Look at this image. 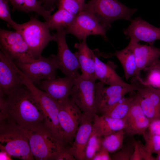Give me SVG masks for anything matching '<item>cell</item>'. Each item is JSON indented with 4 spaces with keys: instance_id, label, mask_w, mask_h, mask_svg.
<instances>
[{
    "instance_id": "cell-1",
    "label": "cell",
    "mask_w": 160,
    "mask_h": 160,
    "mask_svg": "<svg viewBox=\"0 0 160 160\" xmlns=\"http://www.w3.org/2000/svg\"><path fill=\"white\" fill-rule=\"evenodd\" d=\"M6 96L7 119L27 132L35 130L44 123V116L38 103L24 85Z\"/></svg>"
},
{
    "instance_id": "cell-2",
    "label": "cell",
    "mask_w": 160,
    "mask_h": 160,
    "mask_svg": "<svg viewBox=\"0 0 160 160\" xmlns=\"http://www.w3.org/2000/svg\"><path fill=\"white\" fill-rule=\"evenodd\" d=\"M0 122L1 151L23 160H33L25 131L9 119Z\"/></svg>"
},
{
    "instance_id": "cell-3",
    "label": "cell",
    "mask_w": 160,
    "mask_h": 160,
    "mask_svg": "<svg viewBox=\"0 0 160 160\" xmlns=\"http://www.w3.org/2000/svg\"><path fill=\"white\" fill-rule=\"evenodd\" d=\"M31 153L37 160H56L67 147L44 123L31 132H25Z\"/></svg>"
},
{
    "instance_id": "cell-4",
    "label": "cell",
    "mask_w": 160,
    "mask_h": 160,
    "mask_svg": "<svg viewBox=\"0 0 160 160\" xmlns=\"http://www.w3.org/2000/svg\"><path fill=\"white\" fill-rule=\"evenodd\" d=\"M82 10L92 14L106 30L118 19L131 21L132 15L137 9L129 8L118 0H90L84 4Z\"/></svg>"
},
{
    "instance_id": "cell-5",
    "label": "cell",
    "mask_w": 160,
    "mask_h": 160,
    "mask_svg": "<svg viewBox=\"0 0 160 160\" xmlns=\"http://www.w3.org/2000/svg\"><path fill=\"white\" fill-rule=\"evenodd\" d=\"M45 22H42L32 17L27 22L19 24L16 31L22 35L34 58L41 56V53L49 43L55 40L51 35Z\"/></svg>"
},
{
    "instance_id": "cell-6",
    "label": "cell",
    "mask_w": 160,
    "mask_h": 160,
    "mask_svg": "<svg viewBox=\"0 0 160 160\" xmlns=\"http://www.w3.org/2000/svg\"><path fill=\"white\" fill-rule=\"evenodd\" d=\"M24 84L31 93L41 110L44 116V124L63 142V132L59 120L57 102L51 98L45 92L37 88L29 79L26 80Z\"/></svg>"
},
{
    "instance_id": "cell-7",
    "label": "cell",
    "mask_w": 160,
    "mask_h": 160,
    "mask_svg": "<svg viewBox=\"0 0 160 160\" xmlns=\"http://www.w3.org/2000/svg\"><path fill=\"white\" fill-rule=\"evenodd\" d=\"M80 76L75 79L70 98L82 112L96 114L98 92L103 82L85 80Z\"/></svg>"
},
{
    "instance_id": "cell-8",
    "label": "cell",
    "mask_w": 160,
    "mask_h": 160,
    "mask_svg": "<svg viewBox=\"0 0 160 160\" xmlns=\"http://www.w3.org/2000/svg\"><path fill=\"white\" fill-rule=\"evenodd\" d=\"M56 102L59 120L63 130V140L66 146H71L81 122L82 112L70 97Z\"/></svg>"
},
{
    "instance_id": "cell-9",
    "label": "cell",
    "mask_w": 160,
    "mask_h": 160,
    "mask_svg": "<svg viewBox=\"0 0 160 160\" xmlns=\"http://www.w3.org/2000/svg\"><path fill=\"white\" fill-rule=\"evenodd\" d=\"M55 55L47 57L41 56L30 62L14 61L16 66L35 84L39 85L43 80L56 77Z\"/></svg>"
},
{
    "instance_id": "cell-10",
    "label": "cell",
    "mask_w": 160,
    "mask_h": 160,
    "mask_svg": "<svg viewBox=\"0 0 160 160\" xmlns=\"http://www.w3.org/2000/svg\"><path fill=\"white\" fill-rule=\"evenodd\" d=\"M0 48L13 60L30 62L35 59L22 35L17 31L0 28Z\"/></svg>"
},
{
    "instance_id": "cell-11",
    "label": "cell",
    "mask_w": 160,
    "mask_h": 160,
    "mask_svg": "<svg viewBox=\"0 0 160 160\" xmlns=\"http://www.w3.org/2000/svg\"><path fill=\"white\" fill-rule=\"evenodd\" d=\"M56 30V33L53 35L57 45V52L55 55L57 68L66 76L76 78L81 75L78 71L80 67L78 59L68 47L65 39L67 33L65 28H60Z\"/></svg>"
},
{
    "instance_id": "cell-12",
    "label": "cell",
    "mask_w": 160,
    "mask_h": 160,
    "mask_svg": "<svg viewBox=\"0 0 160 160\" xmlns=\"http://www.w3.org/2000/svg\"><path fill=\"white\" fill-rule=\"evenodd\" d=\"M65 29L67 34H72L79 40L86 39L89 35H100L107 39L106 29L90 13L81 10L76 15L73 22Z\"/></svg>"
},
{
    "instance_id": "cell-13",
    "label": "cell",
    "mask_w": 160,
    "mask_h": 160,
    "mask_svg": "<svg viewBox=\"0 0 160 160\" xmlns=\"http://www.w3.org/2000/svg\"><path fill=\"white\" fill-rule=\"evenodd\" d=\"M123 119V129L129 135H143L148 128L150 122L142 109L137 92L134 94L129 111Z\"/></svg>"
},
{
    "instance_id": "cell-14",
    "label": "cell",
    "mask_w": 160,
    "mask_h": 160,
    "mask_svg": "<svg viewBox=\"0 0 160 160\" xmlns=\"http://www.w3.org/2000/svg\"><path fill=\"white\" fill-rule=\"evenodd\" d=\"M103 83L100 87L97 98V111L102 114L124 97L127 94L137 91L130 84L127 86L114 85L105 87Z\"/></svg>"
},
{
    "instance_id": "cell-15",
    "label": "cell",
    "mask_w": 160,
    "mask_h": 160,
    "mask_svg": "<svg viewBox=\"0 0 160 160\" xmlns=\"http://www.w3.org/2000/svg\"><path fill=\"white\" fill-rule=\"evenodd\" d=\"M130 21V25L123 30L130 40L137 43L143 41L152 45L156 40L160 39V28L152 25L140 17Z\"/></svg>"
},
{
    "instance_id": "cell-16",
    "label": "cell",
    "mask_w": 160,
    "mask_h": 160,
    "mask_svg": "<svg viewBox=\"0 0 160 160\" xmlns=\"http://www.w3.org/2000/svg\"><path fill=\"white\" fill-rule=\"evenodd\" d=\"M0 49V90L6 95L23 84L12 64V60L4 50Z\"/></svg>"
},
{
    "instance_id": "cell-17",
    "label": "cell",
    "mask_w": 160,
    "mask_h": 160,
    "mask_svg": "<svg viewBox=\"0 0 160 160\" xmlns=\"http://www.w3.org/2000/svg\"><path fill=\"white\" fill-rule=\"evenodd\" d=\"M96 114L82 112V119L74 141L69 148L76 160H85L86 146L92 131L93 120Z\"/></svg>"
},
{
    "instance_id": "cell-18",
    "label": "cell",
    "mask_w": 160,
    "mask_h": 160,
    "mask_svg": "<svg viewBox=\"0 0 160 160\" xmlns=\"http://www.w3.org/2000/svg\"><path fill=\"white\" fill-rule=\"evenodd\" d=\"M75 79L66 76L42 81L39 85L52 99L59 101L69 98L71 89L74 83Z\"/></svg>"
},
{
    "instance_id": "cell-19",
    "label": "cell",
    "mask_w": 160,
    "mask_h": 160,
    "mask_svg": "<svg viewBox=\"0 0 160 160\" xmlns=\"http://www.w3.org/2000/svg\"><path fill=\"white\" fill-rule=\"evenodd\" d=\"M74 47L78 49L75 53L80 65L81 77L85 80H96L95 75V57L93 51L88 46L86 39L76 43Z\"/></svg>"
},
{
    "instance_id": "cell-20",
    "label": "cell",
    "mask_w": 160,
    "mask_h": 160,
    "mask_svg": "<svg viewBox=\"0 0 160 160\" xmlns=\"http://www.w3.org/2000/svg\"><path fill=\"white\" fill-rule=\"evenodd\" d=\"M134 52L138 73L151 65L160 57V48L152 45H141L130 41Z\"/></svg>"
},
{
    "instance_id": "cell-21",
    "label": "cell",
    "mask_w": 160,
    "mask_h": 160,
    "mask_svg": "<svg viewBox=\"0 0 160 160\" xmlns=\"http://www.w3.org/2000/svg\"><path fill=\"white\" fill-rule=\"evenodd\" d=\"M95 75L97 79L109 86H127L129 84L124 82L117 73L113 68L95 57Z\"/></svg>"
},
{
    "instance_id": "cell-22",
    "label": "cell",
    "mask_w": 160,
    "mask_h": 160,
    "mask_svg": "<svg viewBox=\"0 0 160 160\" xmlns=\"http://www.w3.org/2000/svg\"><path fill=\"white\" fill-rule=\"evenodd\" d=\"M123 119L114 118L102 115H95L93 130L100 136L105 137L118 131L123 129Z\"/></svg>"
},
{
    "instance_id": "cell-23",
    "label": "cell",
    "mask_w": 160,
    "mask_h": 160,
    "mask_svg": "<svg viewBox=\"0 0 160 160\" xmlns=\"http://www.w3.org/2000/svg\"><path fill=\"white\" fill-rule=\"evenodd\" d=\"M120 62L127 80L130 78L140 76L138 73L135 56L132 45L129 43L125 48L113 54Z\"/></svg>"
},
{
    "instance_id": "cell-24",
    "label": "cell",
    "mask_w": 160,
    "mask_h": 160,
    "mask_svg": "<svg viewBox=\"0 0 160 160\" xmlns=\"http://www.w3.org/2000/svg\"><path fill=\"white\" fill-rule=\"evenodd\" d=\"M12 6V10H17L26 13L33 12L41 15L47 21L51 12L47 11L41 4V0H9Z\"/></svg>"
},
{
    "instance_id": "cell-25",
    "label": "cell",
    "mask_w": 160,
    "mask_h": 160,
    "mask_svg": "<svg viewBox=\"0 0 160 160\" xmlns=\"http://www.w3.org/2000/svg\"><path fill=\"white\" fill-rule=\"evenodd\" d=\"M76 16L65 9H58L57 11L51 15L48 20L45 22L50 30L62 27L65 28L73 22Z\"/></svg>"
},
{
    "instance_id": "cell-26",
    "label": "cell",
    "mask_w": 160,
    "mask_h": 160,
    "mask_svg": "<svg viewBox=\"0 0 160 160\" xmlns=\"http://www.w3.org/2000/svg\"><path fill=\"white\" fill-rule=\"evenodd\" d=\"M134 97V94L125 96L118 102L102 113L112 118L123 119L128 113Z\"/></svg>"
},
{
    "instance_id": "cell-27",
    "label": "cell",
    "mask_w": 160,
    "mask_h": 160,
    "mask_svg": "<svg viewBox=\"0 0 160 160\" xmlns=\"http://www.w3.org/2000/svg\"><path fill=\"white\" fill-rule=\"evenodd\" d=\"M125 134L122 129L103 137L102 146L109 153L117 151L123 146Z\"/></svg>"
},
{
    "instance_id": "cell-28",
    "label": "cell",
    "mask_w": 160,
    "mask_h": 160,
    "mask_svg": "<svg viewBox=\"0 0 160 160\" xmlns=\"http://www.w3.org/2000/svg\"><path fill=\"white\" fill-rule=\"evenodd\" d=\"M137 92L142 109L150 122L156 119H160V112L151 100L146 95Z\"/></svg>"
},
{
    "instance_id": "cell-29",
    "label": "cell",
    "mask_w": 160,
    "mask_h": 160,
    "mask_svg": "<svg viewBox=\"0 0 160 160\" xmlns=\"http://www.w3.org/2000/svg\"><path fill=\"white\" fill-rule=\"evenodd\" d=\"M103 137L92 129L86 146L85 160H92L101 147Z\"/></svg>"
},
{
    "instance_id": "cell-30",
    "label": "cell",
    "mask_w": 160,
    "mask_h": 160,
    "mask_svg": "<svg viewBox=\"0 0 160 160\" xmlns=\"http://www.w3.org/2000/svg\"><path fill=\"white\" fill-rule=\"evenodd\" d=\"M145 141V146L151 154L160 150V135L146 132L143 135Z\"/></svg>"
},
{
    "instance_id": "cell-31",
    "label": "cell",
    "mask_w": 160,
    "mask_h": 160,
    "mask_svg": "<svg viewBox=\"0 0 160 160\" xmlns=\"http://www.w3.org/2000/svg\"><path fill=\"white\" fill-rule=\"evenodd\" d=\"M57 6L58 9H65L75 15L82 10L83 7L78 0H57Z\"/></svg>"
},
{
    "instance_id": "cell-32",
    "label": "cell",
    "mask_w": 160,
    "mask_h": 160,
    "mask_svg": "<svg viewBox=\"0 0 160 160\" xmlns=\"http://www.w3.org/2000/svg\"><path fill=\"white\" fill-rule=\"evenodd\" d=\"M9 0H0V18L5 21L8 25L16 31L19 24L12 19L10 12Z\"/></svg>"
},
{
    "instance_id": "cell-33",
    "label": "cell",
    "mask_w": 160,
    "mask_h": 160,
    "mask_svg": "<svg viewBox=\"0 0 160 160\" xmlns=\"http://www.w3.org/2000/svg\"><path fill=\"white\" fill-rule=\"evenodd\" d=\"M134 149L133 144H127L122 147L111 156L113 160H130Z\"/></svg>"
},
{
    "instance_id": "cell-34",
    "label": "cell",
    "mask_w": 160,
    "mask_h": 160,
    "mask_svg": "<svg viewBox=\"0 0 160 160\" xmlns=\"http://www.w3.org/2000/svg\"><path fill=\"white\" fill-rule=\"evenodd\" d=\"M147 71L148 73L145 82L154 88L160 89V69L154 68Z\"/></svg>"
},
{
    "instance_id": "cell-35",
    "label": "cell",
    "mask_w": 160,
    "mask_h": 160,
    "mask_svg": "<svg viewBox=\"0 0 160 160\" xmlns=\"http://www.w3.org/2000/svg\"><path fill=\"white\" fill-rule=\"evenodd\" d=\"M109 152L102 146L92 158V160H111Z\"/></svg>"
},
{
    "instance_id": "cell-36",
    "label": "cell",
    "mask_w": 160,
    "mask_h": 160,
    "mask_svg": "<svg viewBox=\"0 0 160 160\" xmlns=\"http://www.w3.org/2000/svg\"><path fill=\"white\" fill-rule=\"evenodd\" d=\"M137 143L140 155L143 160H156V158L154 157L152 154L148 152L145 145L139 141H137Z\"/></svg>"
},
{
    "instance_id": "cell-37",
    "label": "cell",
    "mask_w": 160,
    "mask_h": 160,
    "mask_svg": "<svg viewBox=\"0 0 160 160\" xmlns=\"http://www.w3.org/2000/svg\"><path fill=\"white\" fill-rule=\"evenodd\" d=\"M68 147H65L61 151L56 160H75L76 159L70 151Z\"/></svg>"
},
{
    "instance_id": "cell-38",
    "label": "cell",
    "mask_w": 160,
    "mask_h": 160,
    "mask_svg": "<svg viewBox=\"0 0 160 160\" xmlns=\"http://www.w3.org/2000/svg\"><path fill=\"white\" fill-rule=\"evenodd\" d=\"M151 133L160 135V119L154 120L150 122L148 127Z\"/></svg>"
},
{
    "instance_id": "cell-39",
    "label": "cell",
    "mask_w": 160,
    "mask_h": 160,
    "mask_svg": "<svg viewBox=\"0 0 160 160\" xmlns=\"http://www.w3.org/2000/svg\"><path fill=\"white\" fill-rule=\"evenodd\" d=\"M43 4L42 6L47 11L52 12L53 11L57 3V0H41Z\"/></svg>"
},
{
    "instance_id": "cell-40",
    "label": "cell",
    "mask_w": 160,
    "mask_h": 160,
    "mask_svg": "<svg viewBox=\"0 0 160 160\" xmlns=\"http://www.w3.org/2000/svg\"><path fill=\"white\" fill-rule=\"evenodd\" d=\"M133 144L134 149L130 160H143L138 148L137 141H135Z\"/></svg>"
},
{
    "instance_id": "cell-41",
    "label": "cell",
    "mask_w": 160,
    "mask_h": 160,
    "mask_svg": "<svg viewBox=\"0 0 160 160\" xmlns=\"http://www.w3.org/2000/svg\"><path fill=\"white\" fill-rule=\"evenodd\" d=\"M154 68H157L160 69V60L159 59L152 65L145 68L143 70L145 71H147L151 69Z\"/></svg>"
},
{
    "instance_id": "cell-42",
    "label": "cell",
    "mask_w": 160,
    "mask_h": 160,
    "mask_svg": "<svg viewBox=\"0 0 160 160\" xmlns=\"http://www.w3.org/2000/svg\"><path fill=\"white\" fill-rule=\"evenodd\" d=\"M157 155L156 159V160H160V150L157 153Z\"/></svg>"
},
{
    "instance_id": "cell-43",
    "label": "cell",
    "mask_w": 160,
    "mask_h": 160,
    "mask_svg": "<svg viewBox=\"0 0 160 160\" xmlns=\"http://www.w3.org/2000/svg\"><path fill=\"white\" fill-rule=\"evenodd\" d=\"M81 4V5L83 7L84 5V4L85 3V0H78Z\"/></svg>"
},
{
    "instance_id": "cell-44",
    "label": "cell",
    "mask_w": 160,
    "mask_h": 160,
    "mask_svg": "<svg viewBox=\"0 0 160 160\" xmlns=\"http://www.w3.org/2000/svg\"><path fill=\"white\" fill-rule=\"evenodd\" d=\"M159 89V90H160V89Z\"/></svg>"
}]
</instances>
